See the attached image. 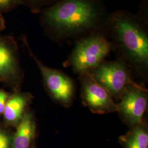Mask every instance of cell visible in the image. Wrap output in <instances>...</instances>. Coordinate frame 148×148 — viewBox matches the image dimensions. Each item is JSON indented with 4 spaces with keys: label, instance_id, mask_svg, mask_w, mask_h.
<instances>
[{
    "label": "cell",
    "instance_id": "cell-2",
    "mask_svg": "<svg viewBox=\"0 0 148 148\" xmlns=\"http://www.w3.org/2000/svg\"><path fill=\"white\" fill-rule=\"evenodd\" d=\"M104 34L128 66L148 68V23L130 11L117 10L110 13Z\"/></svg>",
    "mask_w": 148,
    "mask_h": 148
},
{
    "label": "cell",
    "instance_id": "cell-1",
    "mask_svg": "<svg viewBox=\"0 0 148 148\" xmlns=\"http://www.w3.org/2000/svg\"><path fill=\"white\" fill-rule=\"evenodd\" d=\"M40 13L45 35L57 42L104 33L110 14L103 0H58Z\"/></svg>",
    "mask_w": 148,
    "mask_h": 148
},
{
    "label": "cell",
    "instance_id": "cell-16",
    "mask_svg": "<svg viewBox=\"0 0 148 148\" xmlns=\"http://www.w3.org/2000/svg\"><path fill=\"white\" fill-rule=\"evenodd\" d=\"M5 27V20L2 14H0V32L3 31Z\"/></svg>",
    "mask_w": 148,
    "mask_h": 148
},
{
    "label": "cell",
    "instance_id": "cell-4",
    "mask_svg": "<svg viewBox=\"0 0 148 148\" xmlns=\"http://www.w3.org/2000/svg\"><path fill=\"white\" fill-rule=\"evenodd\" d=\"M112 97L120 98L127 88L137 84L133 81L129 66L121 59L103 62L95 69L88 72Z\"/></svg>",
    "mask_w": 148,
    "mask_h": 148
},
{
    "label": "cell",
    "instance_id": "cell-15",
    "mask_svg": "<svg viewBox=\"0 0 148 148\" xmlns=\"http://www.w3.org/2000/svg\"><path fill=\"white\" fill-rule=\"evenodd\" d=\"M7 95L5 92L0 90V114L3 113L7 101Z\"/></svg>",
    "mask_w": 148,
    "mask_h": 148
},
{
    "label": "cell",
    "instance_id": "cell-17",
    "mask_svg": "<svg viewBox=\"0 0 148 148\" xmlns=\"http://www.w3.org/2000/svg\"><path fill=\"white\" fill-rule=\"evenodd\" d=\"M35 148V147L34 146H33V147H31V148Z\"/></svg>",
    "mask_w": 148,
    "mask_h": 148
},
{
    "label": "cell",
    "instance_id": "cell-5",
    "mask_svg": "<svg viewBox=\"0 0 148 148\" xmlns=\"http://www.w3.org/2000/svg\"><path fill=\"white\" fill-rule=\"evenodd\" d=\"M117 104V110L124 122L131 128L143 122V116L148 105L147 90L139 84L128 87Z\"/></svg>",
    "mask_w": 148,
    "mask_h": 148
},
{
    "label": "cell",
    "instance_id": "cell-11",
    "mask_svg": "<svg viewBox=\"0 0 148 148\" xmlns=\"http://www.w3.org/2000/svg\"><path fill=\"white\" fill-rule=\"evenodd\" d=\"M27 99L25 96L16 95L12 97L6 102L3 111L5 121L9 123L19 122L23 116Z\"/></svg>",
    "mask_w": 148,
    "mask_h": 148
},
{
    "label": "cell",
    "instance_id": "cell-6",
    "mask_svg": "<svg viewBox=\"0 0 148 148\" xmlns=\"http://www.w3.org/2000/svg\"><path fill=\"white\" fill-rule=\"evenodd\" d=\"M82 98L93 113L104 114L117 110V106L109 91L100 85L89 73L81 74Z\"/></svg>",
    "mask_w": 148,
    "mask_h": 148
},
{
    "label": "cell",
    "instance_id": "cell-18",
    "mask_svg": "<svg viewBox=\"0 0 148 148\" xmlns=\"http://www.w3.org/2000/svg\"><path fill=\"white\" fill-rule=\"evenodd\" d=\"M148 1V0H141V1Z\"/></svg>",
    "mask_w": 148,
    "mask_h": 148
},
{
    "label": "cell",
    "instance_id": "cell-10",
    "mask_svg": "<svg viewBox=\"0 0 148 148\" xmlns=\"http://www.w3.org/2000/svg\"><path fill=\"white\" fill-rule=\"evenodd\" d=\"M119 139L125 148H148V132L145 124L142 122L131 128L130 131Z\"/></svg>",
    "mask_w": 148,
    "mask_h": 148
},
{
    "label": "cell",
    "instance_id": "cell-13",
    "mask_svg": "<svg viewBox=\"0 0 148 148\" xmlns=\"http://www.w3.org/2000/svg\"><path fill=\"white\" fill-rule=\"evenodd\" d=\"M21 5L23 0H0V14L11 12Z\"/></svg>",
    "mask_w": 148,
    "mask_h": 148
},
{
    "label": "cell",
    "instance_id": "cell-9",
    "mask_svg": "<svg viewBox=\"0 0 148 148\" xmlns=\"http://www.w3.org/2000/svg\"><path fill=\"white\" fill-rule=\"evenodd\" d=\"M36 133L34 119L29 113L23 115L12 140V148H30Z\"/></svg>",
    "mask_w": 148,
    "mask_h": 148
},
{
    "label": "cell",
    "instance_id": "cell-3",
    "mask_svg": "<svg viewBox=\"0 0 148 148\" xmlns=\"http://www.w3.org/2000/svg\"><path fill=\"white\" fill-rule=\"evenodd\" d=\"M113 49L104 33L92 34L77 40L69 56V64L74 71L82 74L97 68Z\"/></svg>",
    "mask_w": 148,
    "mask_h": 148
},
{
    "label": "cell",
    "instance_id": "cell-7",
    "mask_svg": "<svg viewBox=\"0 0 148 148\" xmlns=\"http://www.w3.org/2000/svg\"><path fill=\"white\" fill-rule=\"evenodd\" d=\"M28 48L31 56L42 75L45 83L51 95L62 105L69 106L74 97V87L72 81L63 73L45 66L32 54L29 46Z\"/></svg>",
    "mask_w": 148,
    "mask_h": 148
},
{
    "label": "cell",
    "instance_id": "cell-12",
    "mask_svg": "<svg viewBox=\"0 0 148 148\" xmlns=\"http://www.w3.org/2000/svg\"><path fill=\"white\" fill-rule=\"evenodd\" d=\"M58 0H23V5L28 7L32 13H38L43 8L53 5Z\"/></svg>",
    "mask_w": 148,
    "mask_h": 148
},
{
    "label": "cell",
    "instance_id": "cell-8",
    "mask_svg": "<svg viewBox=\"0 0 148 148\" xmlns=\"http://www.w3.org/2000/svg\"><path fill=\"white\" fill-rule=\"evenodd\" d=\"M10 37L0 36V77H7L18 71L16 47Z\"/></svg>",
    "mask_w": 148,
    "mask_h": 148
},
{
    "label": "cell",
    "instance_id": "cell-14",
    "mask_svg": "<svg viewBox=\"0 0 148 148\" xmlns=\"http://www.w3.org/2000/svg\"><path fill=\"white\" fill-rule=\"evenodd\" d=\"M0 148H12L11 137L1 129H0Z\"/></svg>",
    "mask_w": 148,
    "mask_h": 148
}]
</instances>
